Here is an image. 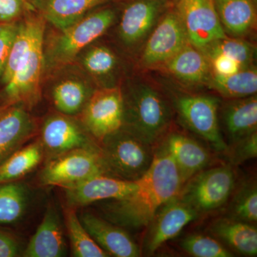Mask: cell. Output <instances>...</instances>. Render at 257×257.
I'll list each match as a JSON object with an SVG mask.
<instances>
[{
    "instance_id": "obj_19",
    "label": "cell",
    "mask_w": 257,
    "mask_h": 257,
    "mask_svg": "<svg viewBox=\"0 0 257 257\" xmlns=\"http://www.w3.org/2000/svg\"><path fill=\"white\" fill-rule=\"evenodd\" d=\"M166 135L161 145L175 162L184 184L209 165L210 154L200 144L184 134L174 131Z\"/></svg>"
},
{
    "instance_id": "obj_14",
    "label": "cell",
    "mask_w": 257,
    "mask_h": 257,
    "mask_svg": "<svg viewBox=\"0 0 257 257\" xmlns=\"http://www.w3.org/2000/svg\"><path fill=\"white\" fill-rule=\"evenodd\" d=\"M155 72L190 91L207 87L212 74L207 57L189 42Z\"/></svg>"
},
{
    "instance_id": "obj_13",
    "label": "cell",
    "mask_w": 257,
    "mask_h": 257,
    "mask_svg": "<svg viewBox=\"0 0 257 257\" xmlns=\"http://www.w3.org/2000/svg\"><path fill=\"white\" fill-rule=\"evenodd\" d=\"M176 8L189 42L199 50L227 36L216 14L213 0H176Z\"/></svg>"
},
{
    "instance_id": "obj_33",
    "label": "cell",
    "mask_w": 257,
    "mask_h": 257,
    "mask_svg": "<svg viewBox=\"0 0 257 257\" xmlns=\"http://www.w3.org/2000/svg\"><path fill=\"white\" fill-rule=\"evenodd\" d=\"M186 253L196 257H231L233 253L217 239L201 234H193L181 241Z\"/></svg>"
},
{
    "instance_id": "obj_40",
    "label": "cell",
    "mask_w": 257,
    "mask_h": 257,
    "mask_svg": "<svg viewBox=\"0 0 257 257\" xmlns=\"http://www.w3.org/2000/svg\"><path fill=\"white\" fill-rule=\"evenodd\" d=\"M175 1H176V0H175Z\"/></svg>"
},
{
    "instance_id": "obj_31",
    "label": "cell",
    "mask_w": 257,
    "mask_h": 257,
    "mask_svg": "<svg viewBox=\"0 0 257 257\" xmlns=\"http://www.w3.org/2000/svg\"><path fill=\"white\" fill-rule=\"evenodd\" d=\"M256 45L246 39L226 36L216 40L201 50L206 57L222 55L234 60L243 68L254 65Z\"/></svg>"
},
{
    "instance_id": "obj_20",
    "label": "cell",
    "mask_w": 257,
    "mask_h": 257,
    "mask_svg": "<svg viewBox=\"0 0 257 257\" xmlns=\"http://www.w3.org/2000/svg\"><path fill=\"white\" fill-rule=\"evenodd\" d=\"M67 253L63 224L58 209L50 204L42 222L24 249L25 257H62Z\"/></svg>"
},
{
    "instance_id": "obj_22",
    "label": "cell",
    "mask_w": 257,
    "mask_h": 257,
    "mask_svg": "<svg viewBox=\"0 0 257 257\" xmlns=\"http://www.w3.org/2000/svg\"><path fill=\"white\" fill-rule=\"evenodd\" d=\"M36 124L25 106H10L0 117V163L35 135Z\"/></svg>"
},
{
    "instance_id": "obj_3",
    "label": "cell",
    "mask_w": 257,
    "mask_h": 257,
    "mask_svg": "<svg viewBox=\"0 0 257 257\" xmlns=\"http://www.w3.org/2000/svg\"><path fill=\"white\" fill-rule=\"evenodd\" d=\"M134 76L126 77L121 85L124 99L121 127L154 146L168 133L175 111L159 81L147 78L145 73Z\"/></svg>"
},
{
    "instance_id": "obj_34",
    "label": "cell",
    "mask_w": 257,
    "mask_h": 257,
    "mask_svg": "<svg viewBox=\"0 0 257 257\" xmlns=\"http://www.w3.org/2000/svg\"><path fill=\"white\" fill-rule=\"evenodd\" d=\"M18 24L13 22L0 23V77L4 72L5 66L18 30Z\"/></svg>"
},
{
    "instance_id": "obj_12",
    "label": "cell",
    "mask_w": 257,
    "mask_h": 257,
    "mask_svg": "<svg viewBox=\"0 0 257 257\" xmlns=\"http://www.w3.org/2000/svg\"><path fill=\"white\" fill-rule=\"evenodd\" d=\"M122 55H125L110 44L98 40L83 50L76 59L96 88L113 87L121 85L126 78Z\"/></svg>"
},
{
    "instance_id": "obj_39",
    "label": "cell",
    "mask_w": 257,
    "mask_h": 257,
    "mask_svg": "<svg viewBox=\"0 0 257 257\" xmlns=\"http://www.w3.org/2000/svg\"><path fill=\"white\" fill-rule=\"evenodd\" d=\"M13 104H12V103H8L7 102L6 104H3V105L0 106V117H1L2 115L4 114L5 111L8 110V109L12 105H13Z\"/></svg>"
},
{
    "instance_id": "obj_21",
    "label": "cell",
    "mask_w": 257,
    "mask_h": 257,
    "mask_svg": "<svg viewBox=\"0 0 257 257\" xmlns=\"http://www.w3.org/2000/svg\"><path fill=\"white\" fill-rule=\"evenodd\" d=\"M227 36L251 40L257 27L256 0H213Z\"/></svg>"
},
{
    "instance_id": "obj_9",
    "label": "cell",
    "mask_w": 257,
    "mask_h": 257,
    "mask_svg": "<svg viewBox=\"0 0 257 257\" xmlns=\"http://www.w3.org/2000/svg\"><path fill=\"white\" fill-rule=\"evenodd\" d=\"M101 175H108L98 145L50 159L40 174V182L43 185L65 189Z\"/></svg>"
},
{
    "instance_id": "obj_32",
    "label": "cell",
    "mask_w": 257,
    "mask_h": 257,
    "mask_svg": "<svg viewBox=\"0 0 257 257\" xmlns=\"http://www.w3.org/2000/svg\"><path fill=\"white\" fill-rule=\"evenodd\" d=\"M233 219L253 224L257 221V187L256 182H246L235 194L230 207Z\"/></svg>"
},
{
    "instance_id": "obj_26",
    "label": "cell",
    "mask_w": 257,
    "mask_h": 257,
    "mask_svg": "<svg viewBox=\"0 0 257 257\" xmlns=\"http://www.w3.org/2000/svg\"><path fill=\"white\" fill-rule=\"evenodd\" d=\"M92 82L79 77H67L58 81L52 89L54 104L61 114H78L96 89Z\"/></svg>"
},
{
    "instance_id": "obj_15",
    "label": "cell",
    "mask_w": 257,
    "mask_h": 257,
    "mask_svg": "<svg viewBox=\"0 0 257 257\" xmlns=\"http://www.w3.org/2000/svg\"><path fill=\"white\" fill-rule=\"evenodd\" d=\"M41 135L44 154L50 159L72 150L99 145L82 124L63 114L49 116L42 126Z\"/></svg>"
},
{
    "instance_id": "obj_37",
    "label": "cell",
    "mask_w": 257,
    "mask_h": 257,
    "mask_svg": "<svg viewBox=\"0 0 257 257\" xmlns=\"http://www.w3.org/2000/svg\"><path fill=\"white\" fill-rule=\"evenodd\" d=\"M207 58L210 64L211 72L215 75L226 77L244 69L234 60L222 55L208 56Z\"/></svg>"
},
{
    "instance_id": "obj_6",
    "label": "cell",
    "mask_w": 257,
    "mask_h": 257,
    "mask_svg": "<svg viewBox=\"0 0 257 257\" xmlns=\"http://www.w3.org/2000/svg\"><path fill=\"white\" fill-rule=\"evenodd\" d=\"M107 175L124 180L141 179L151 167L153 146L121 127L99 143Z\"/></svg>"
},
{
    "instance_id": "obj_17",
    "label": "cell",
    "mask_w": 257,
    "mask_h": 257,
    "mask_svg": "<svg viewBox=\"0 0 257 257\" xmlns=\"http://www.w3.org/2000/svg\"><path fill=\"white\" fill-rule=\"evenodd\" d=\"M137 181H127L101 175L96 176L73 187L64 189L67 207L77 209L93 203L119 199L134 192Z\"/></svg>"
},
{
    "instance_id": "obj_11",
    "label": "cell",
    "mask_w": 257,
    "mask_h": 257,
    "mask_svg": "<svg viewBox=\"0 0 257 257\" xmlns=\"http://www.w3.org/2000/svg\"><path fill=\"white\" fill-rule=\"evenodd\" d=\"M124 119L121 86L96 88L82 109V125L98 143L121 128Z\"/></svg>"
},
{
    "instance_id": "obj_25",
    "label": "cell",
    "mask_w": 257,
    "mask_h": 257,
    "mask_svg": "<svg viewBox=\"0 0 257 257\" xmlns=\"http://www.w3.org/2000/svg\"><path fill=\"white\" fill-rule=\"evenodd\" d=\"M209 231L236 252L244 256H256L257 229L253 224L231 217L220 218L211 223Z\"/></svg>"
},
{
    "instance_id": "obj_5",
    "label": "cell",
    "mask_w": 257,
    "mask_h": 257,
    "mask_svg": "<svg viewBox=\"0 0 257 257\" xmlns=\"http://www.w3.org/2000/svg\"><path fill=\"white\" fill-rule=\"evenodd\" d=\"M164 82L160 81L161 85L183 126L210 144L217 151H227L228 146L221 135L219 124V98L187 90L167 79Z\"/></svg>"
},
{
    "instance_id": "obj_30",
    "label": "cell",
    "mask_w": 257,
    "mask_h": 257,
    "mask_svg": "<svg viewBox=\"0 0 257 257\" xmlns=\"http://www.w3.org/2000/svg\"><path fill=\"white\" fill-rule=\"evenodd\" d=\"M64 220L70 241L72 256L107 257L109 255L94 241L83 226L74 208L64 209Z\"/></svg>"
},
{
    "instance_id": "obj_23",
    "label": "cell",
    "mask_w": 257,
    "mask_h": 257,
    "mask_svg": "<svg viewBox=\"0 0 257 257\" xmlns=\"http://www.w3.org/2000/svg\"><path fill=\"white\" fill-rule=\"evenodd\" d=\"M221 122L231 145L247 138L257 130L256 94L227 99L221 108Z\"/></svg>"
},
{
    "instance_id": "obj_38",
    "label": "cell",
    "mask_w": 257,
    "mask_h": 257,
    "mask_svg": "<svg viewBox=\"0 0 257 257\" xmlns=\"http://www.w3.org/2000/svg\"><path fill=\"white\" fill-rule=\"evenodd\" d=\"M23 251L22 243L18 238L0 231V257L20 256Z\"/></svg>"
},
{
    "instance_id": "obj_24",
    "label": "cell",
    "mask_w": 257,
    "mask_h": 257,
    "mask_svg": "<svg viewBox=\"0 0 257 257\" xmlns=\"http://www.w3.org/2000/svg\"><path fill=\"white\" fill-rule=\"evenodd\" d=\"M116 0H29L34 10L57 30L67 28L101 5Z\"/></svg>"
},
{
    "instance_id": "obj_7",
    "label": "cell",
    "mask_w": 257,
    "mask_h": 257,
    "mask_svg": "<svg viewBox=\"0 0 257 257\" xmlns=\"http://www.w3.org/2000/svg\"><path fill=\"white\" fill-rule=\"evenodd\" d=\"M174 0H121L116 25L117 45L130 60L135 61Z\"/></svg>"
},
{
    "instance_id": "obj_36",
    "label": "cell",
    "mask_w": 257,
    "mask_h": 257,
    "mask_svg": "<svg viewBox=\"0 0 257 257\" xmlns=\"http://www.w3.org/2000/svg\"><path fill=\"white\" fill-rule=\"evenodd\" d=\"M232 153L234 163H241L257 156V133L251 134L247 138L235 143Z\"/></svg>"
},
{
    "instance_id": "obj_1",
    "label": "cell",
    "mask_w": 257,
    "mask_h": 257,
    "mask_svg": "<svg viewBox=\"0 0 257 257\" xmlns=\"http://www.w3.org/2000/svg\"><path fill=\"white\" fill-rule=\"evenodd\" d=\"M183 185L175 162L160 145L155 150L151 167L139 179L138 188L119 199L97 202V208L106 220L138 231L148 227L159 209L179 195Z\"/></svg>"
},
{
    "instance_id": "obj_35",
    "label": "cell",
    "mask_w": 257,
    "mask_h": 257,
    "mask_svg": "<svg viewBox=\"0 0 257 257\" xmlns=\"http://www.w3.org/2000/svg\"><path fill=\"white\" fill-rule=\"evenodd\" d=\"M32 9L29 0H0V23H13Z\"/></svg>"
},
{
    "instance_id": "obj_4",
    "label": "cell",
    "mask_w": 257,
    "mask_h": 257,
    "mask_svg": "<svg viewBox=\"0 0 257 257\" xmlns=\"http://www.w3.org/2000/svg\"><path fill=\"white\" fill-rule=\"evenodd\" d=\"M121 0H116L89 12L67 28L58 30L44 47L45 70H57L74 62L83 50L116 25Z\"/></svg>"
},
{
    "instance_id": "obj_8",
    "label": "cell",
    "mask_w": 257,
    "mask_h": 257,
    "mask_svg": "<svg viewBox=\"0 0 257 257\" xmlns=\"http://www.w3.org/2000/svg\"><path fill=\"white\" fill-rule=\"evenodd\" d=\"M189 43L175 3L167 10L134 61L137 72L150 73L172 58Z\"/></svg>"
},
{
    "instance_id": "obj_10",
    "label": "cell",
    "mask_w": 257,
    "mask_h": 257,
    "mask_svg": "<svg viewBox=\"0 0 257 257\" xmlns=\"http://www.w3.org/2000/svg\"><path fill=\"white\" fill-rule=\"evenodd\" d=\"M234 173L229 165L198 172L184 184L179 197L199 215L210 212L227 202L234 187Z\"/></svg>"
},
{
    "instance_id": "obj_2",
    "label": "cell",
    "mask_w": 257,
    "mask_h": 257,
    "mask_svg": "<svg viewBox=\"0 0 257 257\" xmlns=\"http://www.w3.org/2000/svg\"><path fill=\"white\" fill-rule=\"evenodd\" d=\"M24 17L19 24L2 80L7 102L31 107L41 96L47 22L35 10H30Z\"/></svg>"
},
{
    "instance_id": "obj_27",
    "label": "cell",
    "mask_w": 257,
    "mask_h": 257,
    "mask_svg": "<svg viewBox=\"0 0 257 257\" xmlns=\"http://www.w3.org/2000/svg\"><path fill=\"white\" fill-rule=\"evenodd\" d=\"M206 87L226 99L254 95L257 92L256 66L246 67L226 77L212 74Z\"/></svg>"
},
{
    "instance_id": "obj_28",
    "label": "cell",
    "mask_w": 257,
    "mask_h": 257,
    "mask_svg": "<svg viewBox=\"0 0 257 257\" xmlns=\"http://www.w3.org/2000/svg\"><path fill=\"white\" fill-rule=\"evenodd\" d=\"M44 155L40 141L19 149L0 163V184L22 178L40 165Z\"/></svg>"
},
{
    "instance_id": "obj_16",
    "label": "cell",
    "mask_w": 257,
    "mask_h": 257,
    "mask_svg": "<svg viewBox=\"0 0 257 257\" xmlns=\"http://www.w3.org/2000/svg\"><path fill=\"white\" fill-rule=\"evenodd\" d=\"M199 214L179 195L166 202L157 211L149 225L145 249L149 254L155 253L165 242L174 239Z\"/></svg>"
},
{
    "instance_id": "obj_29",
    "label": "cell",
    "mask_w": 257,
    "mask_h": 257,
    "mask_svg": "<svg viewBox=\"0 0 257 257\" xmlns=\"http://www.w3.org/2000/svg\"><path fill=\"white\" fill-rule=\"evenodd\" d=\"M30 202V190L25 184H0V225L19 222L26 214Z\"/></svg>"
},
{
    "instance_id": "obj_18",
    "label": "cell",
    "mask_w": 257,
    "mask_h": 257,
    "mask_svg": "<svg viewBox=\"0 0 257 257\" xmlns=\"http://www.w3.org/2000/svg\"><path fill=\"white\" fill-rule=\"evenodd\" d=\"M78 216L92 239L109 256L137 257L141 255L140 247L126 229L90 211H83Z\"/></svg>"
}]
</instances>
